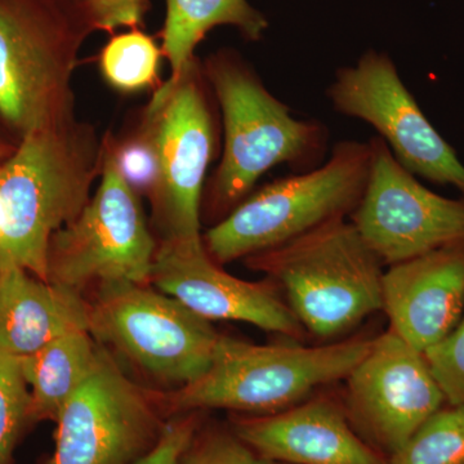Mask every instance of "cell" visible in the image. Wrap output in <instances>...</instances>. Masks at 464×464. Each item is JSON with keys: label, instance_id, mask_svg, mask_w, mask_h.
<instances>
[{"label": "cell", "instance_id": "6da1fadb", "mask_svg": "<svg viewBox=\"0 0 464 464\" xmlns=\"http://www.w3.org/2000/svg\"><path fill=\"white\" fill-rule=\"evenodd\" d=\"M20 140L0 163V267L16 265L47 280L52 237L91 200L103 140L75 119Z\"/></svg>", "mask_w": 464, "mask_h": 464}, {"label": "cell", "instance_id": "7a4b0ae2", "mask_svg": "<svg viewBox=\"0 0 464 464\" xmlns=\"http://www.w3.org/2000/svg\"><path fill=\"white\" fill-rule=\"evenodd\" d=\"M246 265L275 283L307 334L326 343L383 308L384 265L346 218L250 256Z\"/></svg>", "mask_w": 464, "mask_h": 464}, {"label": "cell", "instance_id": "3957f363", "mask_svg": "<svg viewBox=\"0 0 464 464\" xmlns=\"http://www.w3.org/2000/svg\"><path fill=\"white\" fill-rule=\"evenodd\" d=\"M203 75L224 118V152L207 190L208 212L221 221L271 168L304 167L315 160L326 132L322 124L293 118L288 106L275 99L237 54L210 57Z\"/></svg>", "mask_w": 464, "mask_h": 464}, {"label": "cell", "instance_id": "277c9868", "mask_svg": "<svg viewBox=\"0 0 464 464\" xmlns=\"http://www.w3.org/2000/svg\"><path fill=\"white\" fill-rule=\"evenodd\" d=\"M373 338L304 346L255 344L221 335L209 369L176 391L169 405L181 413L227 409L244 415L279 413L344 381L371 350Z\"/></svg>", "mask_w": 464, "mask_h": 464}, {"label": "cell", "instance_id": "5b68a950", "mask_svg": "<svg viewBox=\"0 0 464 464\" xmlns=\"http://www.w3.org/2000/svg\"><path fill=\"white\" fill-rule=\"evenodd\" d=\"M371 163V143L338 142L324 166L268 183L210 227L203 237L208 255L230 264L353 215Z\"/></svg>", "mask_w": 464, "mask_h": 464}, {"label": "cell", "instance_id": "8992f818", "mask_svg": "<svg viewBox=\"0 0 464 464\" xmlns=\"http://www.w3.org/2000/svg\"><path fill=\"white\" fill-rule=\"evenodd\" d=\"M84 32L29 0H0V116L18 136L74 121Z\"/></svg>", "mask_w": 464, "mask_h": 464}, {"label": "cell", "instance_id": "52a82bcc", "mask_svg": "<svg viewBox=\"0 0 464 464\" xmlns=\"http://www.w3.org/2000/svg\"><path fill=\"white\" fill-rule=\"evenodd\" d=\"M88 331L150 377L179 389L206 373L221 337L181 302L132 282L100 284Z\"/></svg>", "mask_w": 464, "mask_h": 464}, {"label": "cell", "instance_id": "ba28073f", "mask_svg": "<svg viewBox=\"0 0 464 464\" xmlns=\"http://www.w3.org/2000/svg\"><path fill=\"white\" fill-rule=\"evenodd\" d=\"M157 249L139 194L119 172L106 136L93 197L52 237L47 282L81 293L92 283L148 284Z\"/></svg>", "mask_w": 464, "mask_h": 464}, {"label": "cell", "instance_id": "9c48e42d", "mask_svg": "<svg viewBox=\"0 0 464 464\" xmlns=\"http://www.w3.org/2000/svg\"><path fill=\"white\" fill-rule=\"evenodd\" d=\"M203 76L194 61L176 82H164L143 114L157 150L158 179L149 198L161 240L201 237V198L215 150Z\"/></svg>", "mask_w": 464, "mask_h": 464}, {"label": "cell", "instance_id": "30bf717a", "mask_svg": "<svg viewBox=\"0 0 464 464\" xmlns=\"http://www.w3.org/2000/svg\"><path fill=\"white\" fill-rule=\"evenodd\" d=\"M54 422L56 448L48 464H133L155 447L166 424L148 393L101 346Z\"/></svg>", "mask_w": 464, "mask_h": 464}, {"label": "cell", "instance_id": "8fae6325", "mask_svg": "<svg viewBox=\"0 0 464 464\" xmlns=\"http://www.w3.org/2000/svg\"><path fill=\"white\" fill-rule=\"evenodd\" d=\"M353 225L384 266L464 241V199L440 197L399 163L381 137Z\"/></svg>", "mask_w": 464, "mask_h": 464}, {"label": "cell", "instance_id": "7c38bea8", "mask_svg": "<svg viewBox=\"0 0 464 464\" xmlns=\"http://www.w3.org/2000/svg\"><path fill=\"white\" fill-rule=\"evenodd\" d=\"M344 382L342 400L351 426L389 459L447 405L424 353L391 329L373 338Z\"/></svg>", "mask_w": 464, "mask_h": 464}, {"label": "cell", "instance_id": "4fadbf2b", "mask_svg": "<svg viewBox=\"0 0 464 464\" xmlns=\"http://www.w3.org/2000/svg\"><path fill=\"white\" fill-rule=\"evenodd\" d=\"M341 114L362 119L380 133L409 172L464 192V166L400 79L386 53L369 51L335 74L328 91Z\"/></svg>", "mask_w": 464, "mask_h": 464}, {"label": "cell", "instance_id": "5bb4252c", "mask_svg": "<svg viewBox=\"0 0 464 464\" xmlns=\"http://www.w3.org/2000/svg\"><path fill=\"white\" fill-rule=\"evenodd\" d=\"M219 266L208 255L203 237L161 240L149 283L209 322L249 323L288 341L306 340L307 332L275 283L246 282Z\"/></svg>", "mask_w": 464, "mask_h": 464}, {"label": "cell", "instance_id": "9a60e30c", "mask_svg": "<svg viewBox=\"0 0 464 464\" xmlns=\"http://www.w3.org/2000/svg\"><path fill=\"white\" fill-rule=\"evenodd\" d=\"M232 431L280 463L390 464L351 426L342 395L329 391L279 413L240 415L232 420Z\"/></svg>", "mask_w": 464, "mask_h": 464}, {"label": "cell", "instance_id": "2e32d148", "mask_svg": "<svg viewBox=\"0 0 464 464\" xmlns=\"http://www.w3.org/2000/svg\"><path fill=\"white\" fill-rule=\"evenodd\" d=\"M389 267L382 279V311L391 331L424 353L463 315L464 241Z\"/></svg>", "mask_w": 464, "mask_h": 464}, {"label": "cell", "instance_id": "e0dca14e", "mask_svg": "<svg viewBox=\"0 0 464 464\" xmlns=\"http://www.w3.org/2000/svg\"><path fill=\"white\" fill-rule=\"evenodd\" d=\"M78 329H90V304L81 292L39 279L16 265L0 267L3 351L20 359Z\"/></svg>", "mask_w": 464, "mask_h": 464}, {"label": "cell", "instance_id": "ac0fdd59", "mask_svg": "<svg viewBox=\"0 0 464 464\" xmlns=\"http://www.w3.org/2000/svg\"><path fill=\"white\" fill-rule=\"evenodd\" d=\"M100 344L78 329L54 338L32 355L20 357L30 392V417L56 420L67 400L90 374Z\"/></svg>", "mask_w": 464, "mask_h": 464}, {"label": "cell", "instance_id": "d6986e66", "mask_svg": "<svg viewBox=\"0 0 464 464\" xmlns=\"http://www.w3.org/2000/svg\"><path fill=\"white\" fill-rule=\"evenodd\" d=\"M163 53L170 65L173 83L194 63V51L213 27H237L246 38L258 41L268 27L264 14L248 0H166Z\"/></svg>", "mask_w": 464, "mask_h": 464}, {"label": "cell", "instance_id": "ffe728a7", "mask_svg": "<svg viewBox=\"0 0 464 464\" xmlns=\"http://www.w3.org/2000/svg\"><path fill=\"white\" fill-rule=\"evenodd\" d=\"M160 54L157 43L145 33L119 34L101 52V72L114 90L136 93L158 81Z\"/></svg>", "mask_w": 464, "mask_h": 464}, {"label": "cell", "instance_id": "44dd1931", "mask_svg": "<svg viewBox=\"0 0 464 464\" xmlns=\"http://www.w3.org/2000/svg\"><path fill=\"white\" fill-rule=\"evenodd\" d=\"M389 460L390 464H464V404L442 406Z\"/></svg>", "mask_w": 464, "mask_h": 464}, {"label": "cell", "instance_id": "7402d4cb", "mask_svg": "<svg viewBox=\"0 0 464 464\" xmlns=\"http://www.w3.org/2000/svg\"><path fill=\"white\" fill-rule=\"evenodd\" d=\"M30 417V392L20 359L0 348V464H9L24 423Z\"/></svg>", "mask_w": 464, "mask_h": 464}, {"label": "cell", "instance_id": "603a6c76", "mask_svg": "<svg viewBox=\"0 0 464 464\" xmlns=\"http://www.w3.org/2000/svg\"><path fill=\"white\" fill-rule=\"evenodd\" d=\"M423 353L447 404H464V313L453 331Z\"/></svg>", "mask_w": 464, "mask_h": 464}, {"label": "cell", "instance_id": "cb8c5ba5", "mask_svg": "<svg viewBox=\"0 0 464 464\" xmlns=\"http://www.w3.org/2000/svg\"><path fill=\"white\" fill-rule=\"evenodd\" d=\"M116 167L136 192L151 194L158 179V159L154 141L141 123L137 132L121 143L111 139Z\"/></svg>", "mask_w": 464, "mask_h": 464}, {"label": "cell", "instance_id": "d4e9b609", "mask_svg": "<svg viewBox=\"0 0 464 464\" xmlns=\"http://www.w3.org/2000/svg\"><path fill=\"white\" fill-rule=\"evenodd\" d=\"M179 464H285L268 459L234 431L215 430L195 436Z\"/></svg>", "mask_w": 464, "mask_h": 464}, {"label": "cell", "instance_id": "484cf974", "mask_svg": "<svg viewBox=\"0 0 464 464\" xmlns=\"http://www.w3.org/2000/svg\"><path fill=\"white\" fill-rule=\"evenodd\" d=\"M197 415L186 414L164 424L155 447L133 464H179L197 436Z\"/></svg>", "mask_w": 464, "mask_h": 464}, {"label": "cell", "instance_id": "4316f807", "mask_svg": "<svg viewBox=\"0 0 464 464\" xmlns=\"http://www.w3.org/2000/svg\"><path fill=\"white\" fill-rule=\"evenodd\" d=\"M91 23L97 29L136 26L142 17L143 0H81Z\"/></svg>", "mask_w": 464, "mask_h": 464}, {"label": "cell", "instance_id": "83f0119b", "mask_svg": "<svg viewBox=\"0 0 464 464\" xmlns=\"http://www.w3.org/2000/svg\"><path fill=\"white\" fill-rule=\"evenodd\" d=\"M0 231H2V224H0Z\"/></svg>", "mask_w": 464, "mask_h": 464}]
</instances>
